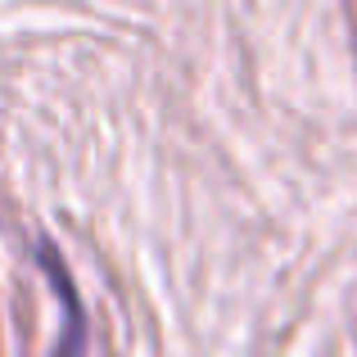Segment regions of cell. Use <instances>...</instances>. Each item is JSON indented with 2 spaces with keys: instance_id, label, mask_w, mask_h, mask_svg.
Instances as JSON below:
<instances>
[{
  "instance_id": "cell-1",
  "label": "cell",
  "mask_w": 357,
  "mask_h": 357,
  "mask_svg": "<svg viewBox=\"0 0 357 357\" xmlns=\"http://www.w3.org/2000/svg\"><path fill=\"white\" fill-rule=\"evenodd\" d=\"M41 267L54 276V285H59V298L68 303V335H63V344L54 349V357H82V340H86V331H82V307H77V298H73V280H68V271L59 267V258H54L50 244H41Z\"/></svg>"
}]
</instances>
